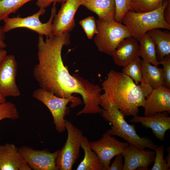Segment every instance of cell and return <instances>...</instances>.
I'll use <instances>...</instances> for the list:
<instances>
[{
    "mask_svg": "<svg viewBox=\"0 0 170 170\" xmlns=\"http://www.w3.org/2000/svg\"><path fill=\"white\" fill-rule=\"evenodd\" d=\"M116 5L115 20L122 23V19L126 13L132 11L131 0H115Z\"/></svg>",
    "mask_w": 170,
    "mask_h": 170,
    "instance_id": "28",
    "label": "cell"
},
{
    "mask_svg": "<svg viewBox=\"0 0 170 170\" xmlns=\"http://www.w3.org/2000/svg\"><path fill=\"white\" fill-rule=\"evenodd\" d=\"M123 156L122 154L116 155L114 162L109 167L107 170H123Z\"/></svg>",
    "mask_w": 170,
    "mask_h": 170,
    "instance_id": "31",
    "label": "cell"
},
{
    "mask_svg": "<svg viewBox=\"0 0 170 170\" xmlns=\"http://www.w3.org/2000/svg\"><path fill=\"white\" fill-rule=\"evenodd\" d=\"M159 62L163 67L165 86L170 88V55L165 56Z\"/></svg>",
    "mask_w": 170,
    "mask_h": 170,
    "instance_id": "30",
    "label": "cell"
},
{
    "mask_svg": "<svg viewBox=\"0 0 170 170\" xmlns=\"http://www.w3.org/2000/svg\"><path fill=\"white\" fill-rule=\"evenodd\" d=\"M164 17L166 21L170 24V1H169L164 10Z\"/></svg>",
    "mask_w": 170,
    "mask_h": 170,
    "instance_id": "33",
    "label": "cell"
},
{
    "mask_svg": "<svg viewBox=\"0 0 170 170\" xmlns=\"http://www.w3.org/2000/svg\"><path fill=\"white\" fill-rule=\"evenodd\" d=\"M79 24L89 39H91L97 33L96 20L93 16H89L82 20Z\"/></svg>",
    "mask_w": 170,
    "mask_h": 170,
    "instance_id": "29",
    "label": "cell"
},
{
    "mask_svg": "<svg viewBox=\"0 0 170 170\" xmlns=\"http://www.w3.org/2000/svg\"><path fill=\"white\" fill-rule=\"evenodd\" d=\"M169 114L164 111L148 116L137 115L133 116L130 121L133 123H140L144 127L151 129L156 137L160 141H163L165 139L166 131L170 129Z\"/></svg>",
    "mask_w": 170,
    "mask_h": 170,
    "instance_id": "15",
    "label": "cell"
},
{
    "mask_svg": "<svg viewBox=\"0 0 170 170\" xmlns=\"http://www.w3.org/2000/svg\"><path fill=\"white\" fill-rule=\"evenodd\" d=\"M147 33L155 42L156 56L159 62L166 56L170 54V33L160 29H155Z\"/></svg>",
    "mask_w": 170,
    "mask_h": 170,
    "instance_id": "20",
    "label": "cell"
},
{
    "mask_svg": "<svg viewBox=\"0 0 170 170\" xmlns=\"http://www.w3.org/2000/svg\"><path fill=\"white\" fill-rule=\"evenodd\" d=\"M18 149L31 170H58L56 161L60 150L52 153L48 149L38 150L25 145Z\"/></svg>",
    "mask_w": 170,
    "mask_h": 170,
    "instance_id": "10",
    "label": "cell"
},
{
    "mask_svg": "<svg viewBox=\"0 0 170 170\" xmlns=\"http://www.w3.org/2000/svg\"><path fill=\"white\" fill-rule=\"evenodd\" d=\"M6 101L5 98L0 93V104Z\"/></svg>",
    "mask_w": 170,
    "mask_h": 170,
    "instance_id": "37",
    "label": "cell"
},
{
    "mask_svg": "<svg viewBox=\"0 0 170 170\" xmlns=\"http://www.w3.org/2000/svg\"><path fill=\"white\" fill-rule=\"evenodd\" d=\"M17 71V62L13 55H7L0 62V93L5 98L20 95L16 82Z\"/></svg>",
    "mask_w": 170,
    "mask_h": 170,
    "instance_id": "11",
    "label": "cell"
},
{
    "mask_svg": "<svg viewBox=\"0 0 170 170\" xmlns=\"http://www.w3.org/2000/svg\"><path fill=\"white\" fill-rule=\"evenodd\" d=\"M31 0H0V21L11 14L15 13L23 5Z\"/></svg>",
    "mask_w": 170,
    "mask_h": 170,
    "instance_id": "23",
    "label": "cell"
},
{
    "mask_svg": "<svg viewBox=\"0 0 170 170\" xmlns=\"http://www.w3.org/2000/svg\"><path fill=\"white\" fill-rule=\"evenodd\" d=\"M98 32L94 41L101 52L112 56L120 43L126 38L133 37L125 25L115 20H96Z\"/></svg>",
    "mask_w": 170,
    "mask_h": 170,
    "instance_id": "5",
    "label": "cell"
},
{
    "mask_svg": "<svg viewBox=\"0 0 170 170\" xmlns=\"http://www.w3.org/2000/svg\"><path fill=\"white\" fill-rule=\"evenodd\" d=\"M7 51L3 48H0V62L7 55Z\"/></svg>",
    "mask_w": 170,
    "mask_h": 170,
    "instance_id": "35",
    "label": "cell"
},
{
    "mask_svg": "<svg viewBox=\"0 0 170 170\" xmlns=\"http://www.w3.org/2000/svg\"><path fill=\"white\" fill-rule=\"evenodd\" d=\"M32 96L42 102L49 110L57 131L59 133L64 132L66 129L65 117L69 112V109L67 105L70 102L72 103V99L58 97L41 88L35 90Z\"/></svg>",
    "mask_w": 170,
    "mask_h": 170,
    "instance_id": "8",
    "label": "cell"
},
{
    "mask_svg": "<svg viewBox=\"0 0 170 170\" xmlns=\"http://www.w3.org/2000/svg\"><path fill=\"white\" fill-rule=\"evenodd\" d=\"M164 0H131L132 11L145 12L154 10L161 6Z\"/></svg>",
    "mask_w": 170,
    "mask_h": 170,
    "instance_id": "25",
    "label": "cell"
},
{
    "mask_svg": "<svg viewBox=\"0 0 170 170\" xmlns=\"http://www.w3.org/2000/svg\"><path fill=\"white\" fill-rule=\"evenodd\" d=\"M56 3V2L53 3L50 17L47 22L42 23L40 21L39 17L44 14L46 10L40 8L36 13L26 17L22 18L17 16L5 18L3 20L4 23L3 27L4 32L5 33L18 28H26L37 32L39 35L45 36L46 37L54 36L53 21L57 11Z\"/></svg>",
    "mask_w": 170,
    "mask_h": 170,
    "instance_id": "6",
    "label": "cell"
},
{
    "mask_svg": "<svg viewBox=\"0 0 170 170\" xmlns=\"http://www.w3.org/2000/svg\"><path fill=\"white\" fill-rule=\"evenodd\" d=\"M43 37H38V63L33 70V77L40 88L58 97L71 99V108L82 103L80 98L73 94L81 95L84 106L76 113L77 116L99 113L102 88L77 74L71 75L63 62L61 52L64 46L71 43L70 33L46 37L45 40Z\"/></svg>",
    "mask_w": 170,
    "mask_h": 170,
    "instance_id": "1",
    "label": "cell"
},
{
    "mask_svg": "<svg viewBox=\"0 0 170 170\" xmlns=\"http://www.w3.org/2000/svg\"><path fill=\"white\" fill-rule=\"evenodd\" d=\"M170 0H165L157 8L148 12L128 11L122 23L130 30L133 37L139 41L148 31L155 29L170 30V24L165 20L164 12ZM139 42V41H138Z\"/></svg>",
    "mask_w": 170,
    "mask_h": 170,
    "instance_id": "4",
    "label": "cell"
},
{
    "mask_svg": "<svg viewBox=\"0 0 170 170\" xmlns=\"http://www.w3.org/2000/svg\"><path fill=\"white\" fill-rule=\"evenodd\" d=\"M64 125L67 132V138L59 151L56 165L58 170H71L79 158L83 135L82 131L69 121L65 119Z\"/></svg>",
    "mask_w": 170,
    "mask_h": 170,
    "instance_id": "7",
    "label": "cell"
},
{
    "mask_svg": "<svg viewBox=\"0 0 170 170\" xmlns=\"http://www.w3.org/2000/svg\"><path fill=\"white\" fill-rule=\"evenodd\" d=\"M139 56L147 63L158 66L160 62L157 59L156 46L155 42L147 33L139 40Z\"/></svg>",
    "mask_w": 170,
    "mask_h": 170,
    "instance_id": "22",
    "label": "cell"
},
{
    "mask_svg": "<svg viewBox=\"0 0 170 170\" xmlns=\"http://www.w3.org/2000/svg\"><path fill=\"white\" fill-rule=\"evenodd\" d=\"M105 132L99 140L89 143L90 148L103 163L105 170H107L112 158L123 152L129 144L120 142Z\"/></svg>",
    "mask_w": 170,
    "mask_h": 170,
    "instance_id": "9",
    "label": "cell"
},
{
    "mask_svg": "<svg viewBox=\"0 0 170 170\" xmlns=\"http://www.w3.org/2000/svg\"><path fill=\"white\" fill-rule=\"evenodd\" d=\"M144 116L166 111L170 113V88L165 86L152 89L145 98Z\"/></svg>",
    "mask_w": 170,
    "mask_h": 170,
    "instance_id": "14",
    "label": "cell"
},
{
    "mask_svg": "<svg viewBox=\"0 0 170 170\" xmlns=\"http://www.w3.org/2000/svg\"><path fill=\"white\" fill-rule=\"evenodd\" d=\"M82 5L96 14L100 20L109 21L115 19V0H83Z\"/></svg>",
    "mask_w": 170,
    "mask_h": 170,
    "instance_id": "18",
    "label": "cell"
},
{
    "mask_svg": "<svg viewBox=\"0 0 170 170\" xmlns=\"http://www.w3.org/2000/svg\"><path fill=\"white\" fill-rule=\"evenodd\" d=\"M167 150L168 151V153L165 160L166 161L168 166L169 167H170V146L168 147L167 148Z\"/></svg>",
    "mask_w": 170,
    "mask_h": 170,
    "instance_id": "36",
    "label": "cell"
},
{
    "mask_svg": "<svg viewBox=\"0 0 170 170\" xmlns=\"http://www.w3.org/2000/svg\"><path fill=\"white\" fill-rule=\"evenodd\" d=\"M83 0H67L62 3L53 21V34L58 36L70 33L75 27V14Z\"/></svg>",
    "mask_w": 170,
    "mask_h": 170,
    "instance_id": "12",
    "label": "cell"
},
{
    "mask_svg": "<svg viewBox=\"0 0 170 170\" xmlns=\"http://www.w3.org/2000/svg\"><path fill=\"white\" fill-rule=\"evenodd\" d=\"M5 33L3 27L0 26V48H1L4 49L7 47V45L4 42L5 39Z\"/></svg>",
    "mask_w": 170,
    "mask_h": 170,
    "instance_id": "34",
    "label": "cell"
},
{
    "mask_svg": "<svg viewBox=\"0 0 170 170\" xmlns=\"http://www.w3.org/2000/svg\"><path fill=\"white\" fill-rule=\"evenodd\" d=\"M100 105L103 108H101L99 114L112 125L111 128L106 132L111 135L119 137L142 150L146 148L154 150L157 146L150 138L139 136L135 126L128 123L125 120V116L115 107L104 102H100Z\"/></svg>",
    "mask_w": 170,
    "mask_h": 170,
    "instance_id": "3",
    "label": "cell"
},
{
    "mask_svg": "<svg viewBox=\"0 0 170 170\" xmlns=\"http://www.w3.org/2000/svg\"><path fill=\"white\" fill-rule=\"evenodd\" d=\"M122 72L130 77L137 84L143 80L140 60L138 57L123 67Z\"/></svg>",
    "mask_w": 170,
    "mask_h": 170,
    "instance_id": "24",
    "label": "cell"
},
{
    "mask_svg": "<svg viewBox=\"0 0 170 170\" xmlns=\"http://www.w3.org/2000/svg\"><path fill=\"white\" fill-rule=\"evenodd\" d=\"M155 153L154 165L151 170H169L170 167L164 158V146L161 145L157 146L154 150Z\"/></svg>",
    "mask_w": 170,
    "mask_h": 170,
    "instance_id": "27",
    "label": "cell"
},
{
    "mask_svg": "<svg viewBox=\"0 0 170 170\" xmlns=\"http://www.w3.org/2000/svg\"><path fill=\"white\" fill-rule=\"evenodd\" d=\"M19 118V113L15 105L6 101L0 104V121L5 119L16 120Z\"/></svg>",
    "mask_w": 170,
    "mask_h": 170,
    "instance_id": "26",
    "label": "cell"
},
{
    "mask_svg": "<svg viewBox=\"0 0 170 170\" xmlns=\"http://www.w3.org/2000/svg\"><path fill=\"white\" fill-rule=\"evenodd\" d=\"M137 84L122 72L111 70L101 84L104 93L100 102L109 103L119 110L125 116L138 115L139 108L144 107L145 98L152 88L144 79Z\"/></svg>",
    "mask_w": 170,
    "mask_h": 170,
    "instance_id": "2",
    "label": "cell"
},
{
    "mask_svg": "<svg viewBox=\"0 0 170 170\" xmlns=\"http://www.w3.org/2000/svg\"><path fill=\"white\" fill-rule=\"evenodd\" d=\"M122 154L124 159L123 170H148L155 156V151L142 150L131 144Z\"/></svg>",
    "mask_w": 170,
    "mask_h": 170,
    "instance_id": "13",
    "label": "cell"
},
{
    "mask_svg": "<svg viewBox=\"0 0 170 170\" xmlns=\"http://www.w3.org/2000/svg\"><path fill=\"white\" fill-rule=\"evenodd\" d=\"M88 139L83 136L81 147L84 152V157L76 170H105L104 166L96 154L89 146Z\"/></svg>",
    "mask_w": 170,
    "mask_h": 170,
    "instance_id": "19",
    "label": "cell"
},
{
    "mask_svg": "<svg viewBox=\"0 0 170 170\" xmlns=\"http://www.w3.org/2000/svg\"><path fill=\"white\" fill-rule=\"evenodd\" d=\"M139 44L133 37L125 38L119 45L111 56L115 63L124 67L139 56Z\"/></svg>",
    "mask_w": 170,
    "mask_h": 170,
    "instance_id": "17",
    "label": "cell"
},
{
    "mask_svg": "<svg viewBox=\"0 0 170 170\" xmlns=\"http://www.w3.org/2000/svg\"><path fill=\"white\" fill-rule=\"evenodd\" d=\"M67 0H37L36 5L40 8H44L48 7L52 3L58 2L64 3Z\"/></svg>",
    "mask_w": 170,
    "mask_h": 170,
    "instance_id": "32",
    "label": "cell"
},
{
    "mask_svg": "<svg viewBox=\"0 0 170 170\" xmlns=\"http://www.w3.org/2000/svg\"><path fill=\"white\" fill-rule=\"evenodd\" d=\"M31 170L14 144L0 145V170Z\"/></svg>",
    "mask_w": 170,
    "mask_h": 170,
    "instance_id": "16",
    "label": "cell"
},
{
    "mask_svg": "<svg viewBox=\"0 0 170 170\" xmlns=\"http://www.w3.org/2000/svg\"><path fill=\"white\" fill-rule=\"evenodd\" d=\"M143 79H146L153 89L165 86L162 68L140 60Z\"/></svg>",
    "mask_w": 170,
    "mask_h": 170,
    "instance_id": "21",
    "label": "cell"
}]
</instances>
